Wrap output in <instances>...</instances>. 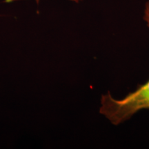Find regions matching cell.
<instances>
[{"mask_svg": "<svg viewBox=\"0 0 149 149\" xmlns=\"http://www.w3.org/2000/svg\"><path fill=\"white\" fill-rule=\"evenodd\" d=\"M141 110H149V79L122 99L115 98L109 92L100 99V113L115 126L130 120Z\"/></svg>", "mask_w": 149, "mask_h": 149, "instance_id": "obj_1", "label": "cell"}, {"mask_svg": "<svg viewBox=\"0 0 149 149\" xmlns=\"http://www.w3.org/2000/svg\"><path fill=\"white\" fill-rule=\"evenodd\" d=\"M143 19L146 22L147 26L149 29V1H148L145 3L144 15H143Z\"/></svg>", "mask_w": 149, "mask_h": 149, "instance_id": "obj_2", "label": "cell"}, {"mask_svg": "<svg viewBox=\"0 0 149 149\" xmlns=\"http://www.w3.org/2000/svg\"><path fill=\"white\" fill-rule=\"evenodd\" d=\"M36 1L37 3H39L40 2V0H35ZM68 1H73V2H75V3H79V1H81V0H68Z\"/></svg>", "mask_w": 149, "mask_h": 149, "instance_id": "obj_3", "label": "cell"}]
</instances>
